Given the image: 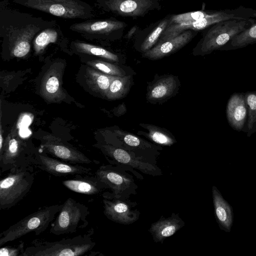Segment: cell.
I'll return each mask as SVG.
<instances>
[{
    "instance_id": "1",
    "label": "cell",
    "mask_w": 256,
    "mask_h": 256,
    "mask_svg": "<svg viewBox=\"0 0 256 256\" xmlns=\"http://www.w3.org/2000/svg\"><path fill=\"white\" fill-rule=\"evenodd\" d=\"M14 8L8 0L0 2V37L2 46L12 58H24L30 52L35 36L42 30L58 24Z\"/></svg>"
},
{
    "instance_id": "2",
    "label": "cell",
    "mask_w": 256,
    "mask_h": 256,
    "mask_svg": "<svg viewBox=\"0 0 256 256\" xmlns=\"http://www.w3.org/2000/svg\"><path fill=\"white\" fill-rule=\"evenodd\" d=\"M30 161L23 159L16 163L0 181V209L16 205L29 192L34 180Z\"/></svg>"
},
{
    "instance_id": "3",
    "label": "cell",
    "mask_w": 256,
    "mask_h": 256,
    "mask_svg": "<svg viewBox=\"0 0 256 256\" xmlns=\"http://www.w3.org/2000/svg\"><path fill=\"white\" fill-rule=\"evenodd\" d=\"M94 230L73 238L48 242L34 240L32 245L25 248L21 256H80L90 252L96 243L93 240Z\"/></svg>"
},
{
    "instance_id": "4",
    "label": "cell",
    "mask_w": 256,
    "mask_h": 256,
    "mask_svg": "<svg viewBox=\"0 0 256 256\" xmlns=\"http://www.w3.org/2000/svg\"><path fill=\"white\" fill-rule=\"evenodd\" d=\"M256 22V18L230 20L216 23L204 29L202 38L193 49L194 56H204L220 50L234 36Z\"/></svg>"
},
{
    "instance_id": "5",
    "label": "cell",
    "mask_w": 256,
    "mask_h": 256,
    "mask_svg": "<svg viewBox=\"0 0 256 256\" xmlns=\"http://www.w3.org/2000/svg\"><path fill=\"white\" fill-rule=\"evenodd\" d=\"M12 2L65 19L95 18L98 11L82 0H12Z\"/></svg>"
},
{
    "instance_id": "6",
    "label": "cell",
    "mask_w": 256,
    "mask_h": 256,
    "mask_svg": "<svg viewBox=\"0 0 256 256\" xmlns=\"http://www.w3.org/2000/svg\"><path fill=\"white\" fill-rule=\"evenodd\" d=\"M62 206V204H55L42 207L12 225L0 234V246L30 232L40 235L54 220Z\"/></svg>"
},
{
    "instance_id": "7",
    "label": "cell",
    "mask_w": 256,
    "mask_h": 256,
    "mask_svg": "<svg viewBox=\"0 0 256 256\" xmlns=\"http://www.w3.org/2000/svg\"><path fill=\"white\" fill-rule=\"evenodd\" d=\"M89 214L87 206L68 198L51 223L50 232L56 236L76 233L88 226Z\"/></svg>"
},
{
    "instance_id": "8",
    "label": "cell",
    "mask_w": 256,
    "mask_h": 256,
    "mask_svg": "<svg viewBox=\"0 0 256 256\" xmlns=\"http://www.w3.org/2000/svg\"><path fill=\"white\" fill-rule=\"evenodd\" d=\"M126 24L113 18H91L76 22L69 29L88 40H116L120 38Z\"/></svg>"
},
{
    "instance_id": "9",
    "label": "cell",
    "mask_w": 256,
    "mask_h": 256,
    "mask_svg": "<svg viewBox=\"0 0 256 256\" xmlns=\"http://www.w3.org/2000/svg\"><path fill=\"white\" fill-rule=\"evenodd\" d=\"M94 6L104 12L132 18L143 17L161 8L158 0H95Z\"/></svg>"
},
{
    "instance_id": "10",
    "label": "cell",
    "mask_w": 256,
    "mask_h": 256,
    "mask_svg": "<svg viewBox=\"0 0 256 256\" xmlns=\"http://www.w3.org/2000/svg\"><path fill=\"white\" fill-rule=\"evenodd\" d=\"M64 67V62L62 61L53 62L42 79L40 94L48 102H60L66 98L62 86Z\"/></svg>"
},
{
    "instance_id": "11",
    "label": "cell",
    "mask_w": 256,
    "mask_h": 256,
    "mask_svg": "<svg viewBox=\"0 0 256 256\" xmlns=\"http://www.w3.org/2000/svg\"><path fill=\"white\" fill-rule=\"evenodd\" d=\"M30 162L40 169L56 176L92 174L90 168L60 160L42 152L36 154Z\"/></svg>"
},
{
    "instance_id": "12",
    "label": "cell",
    "mask_w": 256,
    "mask_h": 256,
    "mask_svg": "<svg viewBox=\"0 0 256 256\" xmlns=\"http://www.w3.org/2000/svg\"><path fill=\"white\" fill-rule=\"evenodd\" d=\"M41 146L45 152L66 162L75 164L92 162L81 152L50 134L42 136Z\"/></svg>"
},
{
    "instance_id": "13",
    "label": "cell",
    "mask_w": 256,
    "mask_h": 256,
    "mask_svg": "<svg viewBox=\"0 0 256 256\" xmlns=\"http://www.w3.org/2000/svg\"><path fill=\"white\" fill-rule=\"evenodd\" d=\"M180 82L177 76L164 74L155 78L148 85L147 100L152 104L163 102L178 92Z\"/></svg>"
},
{
    "instance_id": "14",
    "label": "cell",
    "mask_w": 256,
    "mask_h": 256,
    "mask_svg": "<svg viewBox=\"0 0 256 256\" xmlns=\"http://www.w3.org/2000/svg\"><path fill=\"white\" fill-rule=\"evenodd\" d=\"M198 31L186 30L176 36L156 44L152 48L142 53V56L152 60H156L178 51L194 38Z\"/></svg>"
},
{
    "instance_id": "15",
    "label": "cell",
    "mask_w": 256,
    "mask_h": 256,
    "mask_svg": "<svg viewBox=\"0 0 256 256\" xmlns=\"http://www.w3.org/2000/svg\"><path fill=\"white\" fill-rule=\"evenodd\" d=\"M105 216L110 220L122 224H130L135 222L138 216L124 201L103 194Z\"/></svg>"
},
{
    "instance_id": "16",
    "label": "cell",
    "mask_w": 256,
    "mask_h": 256,
    "mask_svg": "<svg viewBox=\"0 0 256 256\" xmlns=\"http://www.w3.org/2000/svg\"><path fill=\"white\" fill-rule=\"evenodd\" d=\"M248 112L244 93L232 94L226 107V118L230 127L238 132L244 131Z\"/></svg>"
},
{
    "instance_id": "17",
    "label": "cell",
    "mask_w": 256,
    "mask_h": 256,
    "mask_svg": "<svg viewBox=\"0 0 256 256\" xmlns=\"http://www.w3.org/2000/svg\"><path fill=\"white\" fill-rule=\"evenodd\" d=\"M72 178L62 182L65 187L75 192L94 195L100 193L104 189L108 188L95 174H78Z\"/></svg>"
},
{
    "instance_id": "18",
    "label": "cell",
    "mask_w": 256,
    "mask_h": 256,
    "mask_svg": "<svg viewBox=\"0 0 256 256\" xmlns=\"http://www.w3.org/2000/svg\"><path fill=\"white\" fill-rule=\"evenodd\" d=\"M23 144L20 138L12 132L4 141L2 150L0 152L1 172L10 170L17 162L23 160L21 158Z\"/></svg>"
},
{
    "instance_id": "19",
    "label": "cell",
    "mask_w": 256,
    "mask_h": 256,
    "mask_svg": "<svg viewBox=\"0 0 256 256\" xmlns=\"http://www.w3.org/2000/svg\"><path fill=\"white\" fill-rule=\"evenodd\" d=\"M94 174L108 188L112 190L115 196L129 189L132 184V180L128 178L110 166H100Z\"/></svg>"
},
{
    "instance_id": "20",
    "label": "cell",
    "mask_w": 256,
    "mask_h": 256,
    "mask_svg": "<svg viewBox=\"0 0 256 256\" xmlns=\"http://www.w3.org/2000/svg\"><path fill=\"white\" fill-rule=\"evenodd\" d=\"M212 196L216 221L220 230L229 232L234 221L232 208L215 186L212 188Z\"/></svg>"
},
{
    "instance_id": "21",
    "label": "cell",
    "mask_w": 256,
    "mask_h": 256,
    "mask_svg": "<svg viewBox=\"0 0 256 256\" xmlns=\"http://www.w3.org/2000/svg\"><path fill=\"white\" fill-rule=\"evenodd\" d=\"M102 149L108 156L120 163L129 165L132 168L138 169L143 172L149 174L157 175L158 174L157 170L154 166L136 159L122 148L110 145H104L102 146Z\"/></svg>"
},
{
    "instance_id": "22",
    "label": "cell",
    "mask_w": 256,
    "mask_h": 256,
    "mask_svg": "<svg viewBox=\"0 0 256 256\" xmlns=\"http://www.w3.org/2000/svg\"><path fill=\"white\" fill-rule=\"evenodd\" d=\"M64 38L63 32L58 24L42 30L35 36L32 42L34 54H42L49 44H57Z\"/></svg>"
},
{
    "instance_id": "23",
    "label": "cell",
    "mask_w": 256,
    "mask_h": 256,
    "mask_svg": "<svg viewBox=\"0 0 256 256\" xmlns=\"http://www.w3.org/2000/svg\"><path fill=\"white\" fill-rule=\"evenodd\" d=\"M182 224L180 219L173 216L152 224L150 230L156 242L162 241L175 234L182 226Z\"/></svg>"
},
{
    "instance_id": "24",
    "label": "cell",
    "mask_w": 256,
    "mask_h": 256,
    "mask_svg": "<svg viewBox=\"0 0 256 256\" xmlns=\"http://www.w3.org/2000/svg\"><path fill=\"white\" fill-rule=\"evenodd\" d=\"M116 76L105 74L94 68L88 67L86 72V80L89 88L104 96Z\"/></svg>"
},
{
    "instance_id": "25",
    "label": "cell",
    "mask_w": 256,
    "mask_h": 256,
    "mask_svg": "<svg viewBox=\"0 0 256 256\" xmlns=\"http://www.w3.org/2000/svg\"><path fill=\"white\" fill-rule=\"evenodd\" d=\"M71 48L79 54L98 56L112 62L118 61V56L102 47L80 40H74L71 42Z\"/></svg>"
},
{
    "instance_id": "26",
    "label": "cell",
    "mask_w": 256,
    "mask_h": 256,
    "mask_svg": "<svg viewBox=\"0 0 256 256\" xmlns=\"http://www.w3.org/2000/svg\"><path fill=\"white\" fill-rule=\"evenodd\" d=\"M170 16H168L154 24L150 31L147 33L140 46V50L142 53L152 48L157 44L164 32L170 24Z\"/></svg>"
},
{
    "instance_id": "27",
    "label": "cell",
    "mask_w": 256,
    "mask_h": 256,
    "mask_svg": "<svg viewBox=\"0 0 256 256\" xmlns=\"http://www.w3.org/2000/svg\"><path fill=\"white\" fill-rule=\"evenodd\" d=\"M254 44H256V22L248 28L234 36L220 50H234Z\"/></svg>"
},
{
    "instance_id": "28",
    "label": "cell",
    "mask_w": 256,
    "mask_h": 256,
    "mask_svg": "<svg viewBox=\"0 0 256 256\" xmlns=\"http://www.w3.org/2000/svg\"><path fill=\"white\" fill-rule=\"evenodd\" d=\"M140 125L148 130V132H140L142 134L157 144L170 146L176 142L174 136L164 128L150 124H140Z\"/></svg>"
},
{
    "instance_id": "29",
    "label": "cell",
    "mask_w": 256,
    "mask_h": 256,
    "mask_svg": "<svg viewBox=\"0 0 256 256\" xmlns=\"http://www.w3.org/2000/svg\"><path fill=\"white\" fill-rule=\"evenodd\" d=\"M132 77L116 76L112 81L105 96L109 100H116L124 97L130 90Z\"/></svg>"
},
{
    "instance_id": "30",
    "label": "cell",
    "mask_w": 256,
    "mask_h": 256,
    "mask_svg": "<svg viewBox=\"0 0 256 256\" xmlns=\"http://www.w3.org/2000/svg\"><path fill=\"white\" fill-rule=\"evenodd\" d=\"M248 107L246 136L250 137L256 132V90L244 93Z\"/></svg>"
},
{
    "instance_id": "31",
    "label": "cell",
    "mask_w": 256,
    "mask_h": 256,
    "mask_svg": "<svg viewBox=\"0 0 256 256\" xmlns=\"http://www.w3.org/2000/svg\"><path fill=\"white\" fill-rule=\"evenodd\" d=\"M87 64L94 68L106 74L118 76H126V72L122 68L110 62L96 60L88 61Z\"/></svg>"
},
{
    "instance_id": "32",
    "label": "cell",
    "mask_w": 256,
    "mask_h": 256,
    "mask_svg": "<svg viewBox=\"0 0 256 256\" xmlns=\"http://www.w3.org/2000/svg\"><path fill=\"white\" fill-rule=\"evenodd\" d=\"M114 132L122 141L130 146L138 148L150 146L147 142L132 134L119 130H115Z\"/></svg>"
},
{
    "instance_id": "33",
    "label": "cell",
    "mask_w": 256,
    "mask_h": 256,
    "mask_svg": "<svg viewBox=\"0 0 256 256\" xmlns=\"http://www.w3.org/2000/svg\"><path fill=\"white\" fill-rule=\"evenodd\" d=\"M24 244L22 242L15 246H7L0 248V256H21L24 251Z\"/></svg>"
},
{
    "instance_id": "34",
    "label": "cell",
    "mask_w": 256,
    "mask_h": 256,
    "mask_svg": "<svg viewBox=\"0 0 256 256\" xmlns=\"http://www.w3.org/2000/svg\"><path fill=\"white\" fill-rule=\"evenodd\" d=\"M32 120V118L31 114H22L18 121V127L22 128L30 124Z\"/></svg>"
},
{
    "instance_id": "35",
    "label": "cell",
    "mask_w": 256,
    "mask_h": 256,
    "mask_svg": "<svg viewBox=\"0 0 256 256\" xmlns=\"http://www.w3.org/2000/svg\"><path fill=\"white\" fill-rule=\"evenodd\" d=\"M4 140L3 138V136H2V125L0 124V152H2V148H3V146H4Z\"/></svg>"
}]
</instances>
